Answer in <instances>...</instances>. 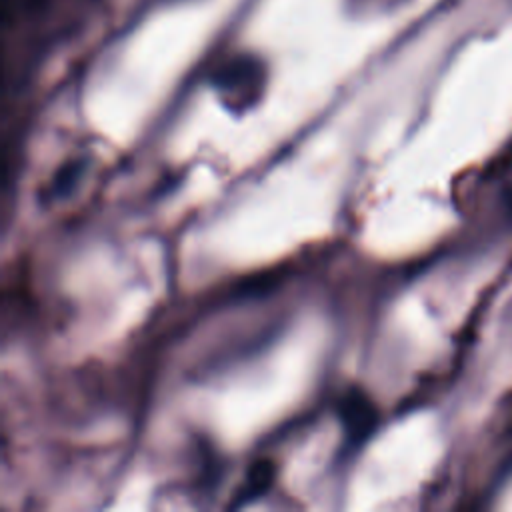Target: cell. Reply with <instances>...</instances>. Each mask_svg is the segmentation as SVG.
<instances>
[{"mask_svg": "<svg viewBox=\"0 0 512 512\" xmlns=\"http://www.w3.org/2000/svg\"><path fill=\"white\" fill-rule=\"evenodd\" d=\"M94 0H6V30L26 46L48 42L88 14Z\"/></svg>", "mask_w": 512, "mask_h": 512, "instance_id": "6da1fadb", "label": "cell"}, {"mask_svg": "<svg viewBox=\"0 0 512 512\" xmlns=\"http://www.w3.org/2000/svg\"><path fill=\"white\" fill-rule=\"evenodd\" d=\"M212 84L230 110L244 112L262 94L264 68L254 56H234L214 70Z\"/></svg>", "mask_w": 512, "mask_h": 512, "instance_id": "7a4b0ae2", "label": "cell"}, {"mask_svg": "<svg viewBox=\"0 0 512 512\" xmlns=\"http://www.w3.org/2000/svg\"><path fill=\"white\" fill-rule=\"evenodd\" d=\"M338 420L346 434L348 448L362 446L378 424V408L372 398L358 386H350L336 404Z\"/></svg>", "mask_w": 512, "mask_h": 512, "instance_id": "3957f363", "label": "cell"}, {"mask_svg": "<svg viewBox=\"0 0 512 512\" xmlns=\"http://www.w3.org/2000/svg\"><path fill=\"white\" fill-rule=\"evenodd\" d=\"M274 478H276V464L272 460L260 458V460L252 462V466L248 468L244 482L238 488V492L234 494V502L230 506L236 508L246 502H252L254 498H260L264 492H268L272 488Z\"/></svg>", "mask_w": 512, "mask_h": 512, "instance_id": "277c9868", "label": "cell"}, {"mask_svg": "<svg viewBox=\"0 0 512 512\" xmlns=\"http://www.w3.org/2000/svg\"><path fill=\"white\" fill-rule=\"evenodd\" d=\"M80 174H82V164H80V162H66V164L54 174V178H52V182H50V186H48V190H46L48 198L52 200V198L64 196V194L76 184V180H78Z\"/></svg>", "mask_w": 512, "mask_h": 512, "instance_id": "5b68a950", "label": "cell"}]
</instances>
